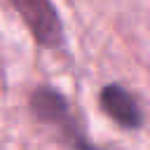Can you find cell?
Listing matches in <instances>:
<instances>
[{
    "mask_svg": "<svg viewBox=\"0 0 150 150\" xmlns=\"http://www.w3.org/2000/svg\"><path fill=\"white\" fill-rule=\"evenodd\" d=\"M30 110L33 115L54 127L61 136V141L70 148V150H98L94 143H89V138L84 136L77 117L73 115L68 101L52 87H38L30 96Z\"/></svg>",
    "mask_w": 150,
    "mask_h": 150,
    "instance_id": "obj_1",
    "label": "cell"
},
{
    "mask_svg": "<svg viewBox=\"0 0 150 150\" xmlns=\"http://www.w3.org/2000/svg\"><path fill=\"white\" fill-rule=\"evenodd\" d=\"M21 14L35 42L42 47H59L63 42V26L52 0H9Z\"/></svg>",
    "mask_w": 150,
    "mask_h": 150,
    "instance_id": "obj_2",
    "label": "cell"
},
{
    "mask_svg": "<svg viewBox=\"0 0 150 150\" xmlns=\"http://www.w3.org/2000/svg\"><path fill=\"white\" fill-rule=\"evenodd\" d=\"M98 103H101L103 112L124 129H138L143 124V112H141L136 98L120 84L103 87L101 96H98Z\"/></svg>",
    "mask_w": 150,
    "mask_h": 150,
    "instance_id": "obj_3",
    "label": "cell"
}]
</instances>
